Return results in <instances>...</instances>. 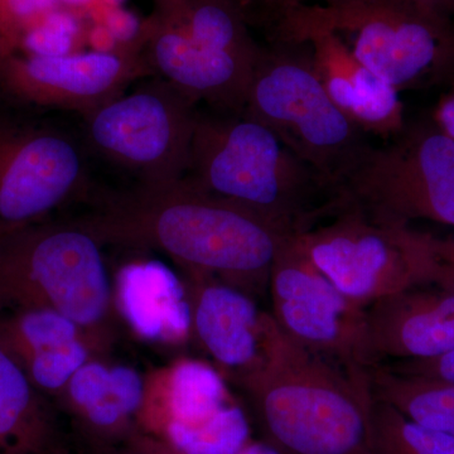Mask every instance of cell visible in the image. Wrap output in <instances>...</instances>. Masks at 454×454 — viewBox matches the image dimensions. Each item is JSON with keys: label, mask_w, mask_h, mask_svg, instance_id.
<instances>
[{"label": "cell", "mask_w": 454, "mask_h": 454, "mask_svg": "<svg viewBox=\"0 0 454 454\" xmlns=\"http://www.w3.org/2000/svg\"><path fill=\"white\" fill-rule=\"evenodd\" d=\"M122 446L128 448L133 454H181L158 441L151 435L139 432L138 429L125 439ZM236 454H284L279 448L268 441H253Z\"/></svg>", "instance_id": "26"}, {"label": "cell", "mask_w": 454, "mask_h": 454, "mask_svg": "<svg viewBox=\"0 0 454 454\" xmlns=\"http://www.w3.org/2000/svg\"><path fill=\"white\" fill-rule=\"evenodd\" d=\"M113 291L116 313L139 339L184 345L193 333L188 288L166 265L143 260L125 264Z\"/></svg>", "instance_id": "19"}, {"label": "cell", "mask_w": 454, "mask_h": 454, "mask_svg": "<svg viewBox=\"0 0 454 454\" xmlns=\"http://www.w3.org/2000/svg\"><path fill=\"white\" fill-rule=\"evenodd\" d=\"M252 441L249 419L234 402L210 422L178 435L167 446L181 454H236Z\"/></svg>", "instance_id": "25"}, {"label": "cell", "mask_w": 454, "mask_h": 454, "mask_svg": "<svg viewBox=\"0 0 454 454\" xmlns=\"http://www.w3.org/2000/svg\"><path fill=\"white\" fill-rule=\"evenodd\" d=\"M434 124L454 140V89L439 101L434 112Z\"/></svg>", "instance_id": "29"}, {"label": "cell", "mask_w": 454, "mask_h": 454, "mask_svg": "<svg viewBox=\"0 0 454 454\" xmlns=\"http://www.w3.org/2000/svg\"><path fill=\"white\" fill-rule=\"evenodd\" d=\"M95 454H133L128 448L119 446H98L94 447Z\"/></svg>", "instance_id": "32"}, {"label": "cell", "mask_w": 454, "mask_h": 454, "mask_svg": "<svg viewBox=\"0 0 454 454\" xmlns=\"http://www.w3.org/2000/svg\"><path fill=\"white\" fill-rule=\"evenodd\" d=\"M292 243L343 294L367 306L434 280L433 238L411 223L340 208Z\"/></svg>", "instance_id": "6"}, {"label": "cell", "mask_w": 454, "mask_h": 454, "mask_svg": "<svg viewBox=\"0 0 454 454\" xmlns=\"http://www.w3.org/2000/svg\"><path fill=\"white\" fill-rule=\"evenodd\" d=\"M435 271L433 284L454 294V238H433Z\"/></svg>", "instance_id": "28"}, {"label": "cell", "mask_w": 454, "mask_h": 454, "mask_svg": "<svg viewBox=\"0 0 454 454\" xmlns=\"http://www.w3.org/2000/svg\"><path fill=\"white\" fill-rule=\"evenodd\" d=\"M389 145H369L340 179L333 211L356 208L393 223L454 226V140L437 125L404 128Z\"/></svg>", "instance_id": "8"}, {"label": "cell", "mask_w": 454, "mask_h": 454, "mask_svg": "<svg viewBox=\"0 0 454 454\" xmlns=\"http://www.w3.org/2000/svg\"><path fill=\"white\" fill-rule=\"evenodd\" d=\"M149 76H154L153 71L137 49L62 56L13 52L0 62V95L33 109L83 116Z\"/></svg>", "instance_id": "12"}, {"label": "cell", "mask_w": 454, "mask_h": 454, "mask_svg": "<svg viewBox=\"0 0 454 454\" xmlns=\"http://www.w3.org/2000/svg\"><path fill=\"white\" fill-rule=\"evenodd\" d=\"M145 376L133 367L92 358L56 397L94 447L119 446L137 429Z\"/></svg>", "instance_id": "18"}, {"label": "cell", "mask_w": 454, "mask_h": 454, "mask_svg": "<svg viewBox=\"0 0 454 454\" xmlns=\"http://www.w3.org/2000/svg\"><path fill=\"white\" fill-rule=\"evenodd\" d=\"M280 330L307 351L340 365L369 369L366 306L351 300L286 239L269 276Z\"/></svg>", "instance_id": "11"}, {"label": "cell", "mask_w": 454, "mask_h": 454, "mask_svg": "<svg viewBox=\"0 0 454 454\" xmlns=\"http://www.w3.org/2000/svg\"><path fill=\"white\" fill-rule=\"evenodd\" d=\"M104 247L74 217L0 235V315L55 310L76 322L106 354L116 310Z\"/></svg>", "instance_id": "4"}, {"label": "cell", "mask_w": 454, "mask_h": 454, "mask_svg": "<svg viewBox=\"0 0 454 454\" xmlns=\"http://www.w3.org/2000/svg\"><path fill=\"white\" fill-rule=\"evenodd\" d=\"M59 3H62L65 5H70V7L82 8L91 5L95 0H57Z\"/></svg>", "instance_id": "33"}, {"label": "cell", "mask_w": 454, "mask_h": 454, "mask_svg": "<svg viewBox=\"0 0 454 454\" xmlns=\"http://www.w3.org/2000/svg\"><path fill=\"white\" fill-rule=\"evenodd\" d=\"M219 370L181 357L145 375V397L137 429L168 444L210 422L234 403Z\"/></svg>", "instance_id": "17"}, {"label": "cell", "mask_w": 454, "mask_h": 454, "mask_svg": "<svg viewBox=\"0 0 454 454\" xmlns=\"http://www.w3.org/2000/svg\"><path fill=\"white\" fill-rule=\"evenodd\" d=\"M152 14L191 41L259 62L264 50L254 41L244 7L234 0H153Z\"/></svg>", "instance_id": "21"}, {"label": "cell", "mask_w": 454, "mask_h": 454, "mask_svg": "<svg viewBox=\"0 0 454 454\" xmlns=\"http://www.w3.org/2000/svg\"><path fill=\"white\" fill-rule=\"evenodd\" d=\"M243 114L262 122L316 170L333 196L340 179L370 145L331 100L310 56L264 51Z\"/></svg>", "instance_id": "7"}, {"label": "cell", "mask_w": 454, "mask_h": 454, "mask_svg": "<svg viewBox=\"0 0 454 454\" xmlns=\"http://www.w3.org/2000/svg\"><path fill=\"white\" fill-rule=\"evenodd\" d=\"M454 89V88H453Z\"/></svg>", "instance_id": "36"}, {"label": "cell", "mask_w": 454, "mask_h": 454, "mask_svg": "<svg viewBox=\"0 0 454 454\" xmlns=\"http://www.w3.org/2000/svg\"><path fill=\"white\" fill-rule=\"evenodd\" d=\"M278 37L304 28L339 35L358 61L397 91L454 74V33L448 20L406 0H345L277 12Z\"/></svg>", "instance_id": "5"}, {"label": "cell", "mask_w": 454, "mask_h": 454, "mask_svg": "<svg viewBox=\"0 0 454 454\" xmlns=\"http://www.w3.org/2000/svg\"><path fill=\"white\" fill-rule=\"evenodd\" d=\"M0 454H64L49 397L2 348Z\"/></svg>", "instance_id": "20"}, {"label": "cell", "mask_w": 454, "mask_h": 454, "mask_svg": "<svg viewBox=\"0 0 454 454\" xmlns=\"http://www.w3.org/2000/svg\"><path fill=\"white\" fill-rule=\"evenodd\" d=\"M331 4V3L345 2V0H277L276 12L282 11V9L294 7L300 4Z\"/></svg>", "instance_id": "31"}, {"label": "cell", "mask_w": 454, "mask_h": 454, "mask_svg": "<svg viewBox=\"0 0 454 454\" xmlns=\"http://www.w3.org/2000/svg\"><path fill=\"white\" fill-rule=\"evenodd\" d=\"M197 103L154 76L82 116L90 152L137 179V186L177 184L186 176Z\"/></svg>", "instance_id": "10"}, {"label": "cell", "mask_w": 454, "mask_h": 454, "mask_svg": "<svg viewBox=\"0 0 454 454\" xmlns=\"http://www.w3.org/2000/svg\"><path fill=\"white\" fill-rule=\"evenodd\" d=\"M192 333L208 355L238 380L267 357L276 319L231 284L190 277Z\"/></svg>", "instance_id": "15"}, {"label": "cell", "mask_w": 454, "mask_h": 454, "mask_svg": "<svg viewBox=\"0 0 454 454\" xmlns=\"http://www.w3.org/2000/svg\"><path fill=\"white\" fill-rule=\"evenodd\" d=\"M372 366L426 360L454 351V294L422 286L366 306Z\"/></svg>", "instance_id": "16"}, {"label": "cell", "mask_w": 454, "mask_h": 454, "mask_svg": "<svg viewBox=\"0 0 454 454\" xmlns=\"http://www.w3.org/2000/svg\"><path fill=\"white\" fill-rule=\"evenodd\" d=\"M372 452L454 454V437L420 426L393 406L375 399L372 409Z\"/></svg>", "instance_id": "24"}, {"label": "cell", "mask_w": 454, "mask_h": 454, "mask_svg": "<svg viewBox=\"0 0 454 454\" xmlns=\"http://www.w3.org/2000/svg\"><path fill=\"white\" fill-rule=\"evenodd\" d=\"M279 40L310 47V61L328 97L366 136L393 139L404 129L399 91L361 64L339 35L304 28L286 33Z\"/></svg>", "instance_id": "14"}, {"label": "cell", "mask_w": 454, "mask_h": 454, "mask_svg": "<svg viewBox=\"0 0 454 454\" xmlns=\"http://www.w3.org/2000/svg\"><path fill=\"white\" fill-rule=\"evenodd\" d=\"M90 202L89 211L74 219L101 243L158 250L188 277L269 283L278 254L292 236L184 179L168 186L98 192Z\"/></svg>", "instance_id": "1"}, {"label": "cell", "mask_w": 454, "mask_h": 454, "mask_svg": "<svg viewBox=\"0 0 454 454\" xmlns=\"http://www.w3.org/2000/svg\"><path fill=\"white\" fill-rule=\"evenodd\" d=\"M90 193L82 133L0 95V235L50 220Z\"/></svg>", "instance_id": "9"}, {"label": "cell", "mask_w": 454, "mask_h": 454, "mask_svg": "<svg viewBox=\"0 0 454 454\" xmlns=\"http://www.w3.org/2000/svg\"><path fill=\"white\" fill-rule=\"evenodd\" d=\"M136 46L154 76L195 103L205 101L217 112L243 113L259 62L200 46L153 14L143 20Z\"/></svg>", "instance_id": "13"}, {"label": "cell", "mask_w": 454, "mask_h": 454, "mask_svg": "<svg viewBox=\"0 0 454 454\" xmlns=\"http://www.w3.org/2000/svg\"><path fill=\"white\" fill-rule=\"evenodd\" d=\"M432 16L448 20L454 13V0H406Z\"/></svg>", "instance_id": "30"}, {"label": "cell", "mask_w": 454, "mask_h": 454, "mask_svg": "<svg viewBox=\"0 0 454 454\" xmlns=\"http://www.w3.org/2000/svg\"><path fill=\"white\" fill-rule=\"evenodd\" d=\"M184 179L288 235L327 216L333 200L312 167L273 130L243 113L197 114Z\"/></svg>", "instance_id": "3"}, {"label": "cell", "mask_w": 454, "mask_h": 454, "mask_svg": "<svg viewBox=\"0 0 454 454\" xmlns=\"http://www.w3.org/2000/svg\"><path fill=\"white\" fill-rule=\"evenodd\" d=\"M94 340L76 322L51 309H20L0 315V348L18 365L74 340ZM101 355L103 352L98 349Z\"/></svg>", "instance_id": "23"}, {"label": "cell", "mask_w": 454, "mask_h": 454, "mask_svg": "<svg viewBox=\"0 0 454 454\" xmlns=\"http://www.w3.org/2000/svg\"><path fill=\"white\" fill-rule=\"evenodd\" d=\"M235 382L284 454H373L367 369L307 351L277 325L262 365Z\"/></svg>", "instance_id": "2"}, {"label": "cell", "mask_w": 454, "mask_h": 454, "mask_svg": "<svg viewBox=\"0 0 454 454\" xmlns=\"http://www.w3.org/2000/svg\"><path fill=\"white\" fill-rule=\"evenodd\" d=\"M239 3L241 7H245L247 4H252V3H262V4L268 5V7L276 8L277 0H234Z\"/></svg>", "instance_id": "34"}, {"label": "cell", "mask_w": 454, "mask_h": 454, "mask_svg": "<svg viewBox=\"0 0 454 454\" xmlns=\"http://www.w3.org/2000/svg\"><path fill=\"white\" fill-rule=\"evenodd\" d=\"M5 55L7 53H5L4 44H3L2 37H0V62L4 59Z\"/></svg>", "instance_id": "35"}, {"label": "cell", "mask_w": 454, "mask_h": 454, "mask_svg": "<svg viewBox=\"0 0 454 454\" xmlns=\"http://www.w3.org/2000/svg\"><path fill=\"white\" fill-rule=\"evenodd\" d=\"M389 366L394 372L404 373V375L418 376V378L433 379L454 382V351L448 352L442 356L426 358V360L402 361V363H391Z\"/></svg>", "instance_id": "27"}, {"label": "cell", "mask_w": 454, "mask_h": 454, "mask_svg": "<svg viewBox=\"0 0 454 454\" xmlns=\"http://www.w3.org/2000/svg\"><path fill=\"white\" fill-rule=\"evenodd\" d=\"M372 395L413 422L454 437V382L404 375L387 365L367 369Z\"/></svg>", "instance_id": "22"}]
</instances>
